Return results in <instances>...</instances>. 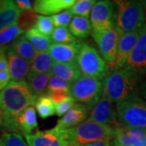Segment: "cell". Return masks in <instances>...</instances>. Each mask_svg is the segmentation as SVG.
Segmentation results:
<instances>
[{
    "label": "cell",
    "mask_w": 146,
    "mask_h": 146,
    "mask_svg": "<svg viewBox=\"0 0 146 146\" xmlns=\"http://www.w3.org/2000/svg\"><path fill=\"white\" fill-rule=\"evenodd\" d=\"M51 40L56 44H71L77 42L70 30L65 27L55 28L51 34Z\"/></svg>",
    "instance_id": "obj_29"
},
{
    "label": "cell",
    "mask_w": 146,
    "mask_h": 146,
    "mask_svg": "<svg viewBox=\"0 0 146 146\" xmlns=\"http://www.w3.org/2000/svg\"><path fill=\"white\" fill-rule=\"evenodd\" d=\"M6 51L8 62V72L11 81L26 82L28 75L30 72V63L7 48Z\"/></svg>",
    "instance_id": "obj_15"
},
{
    "label": "cell",
    "mask_w": 146,
    "mask_h": 146,
    "mask_svg": "<svg viewBox=\"0 0 146 146\" xmlns=\"http://www.w3.org/2000/svg\"><path fill=\"white\" fill-rule=\"evenodd\" d=\"M114 146H115V145H114Z\"/></svg>",
    "instance_id": "obj_46"
},
{
    "label": "cell",
    "mask_w": 146,
    "mask_h": 146,
    "mask_svg": "<svg viewBox=\"0 0 146 146\" xmlns=\"http://www.w3.org/2000/svg\"><path fill=\"white\" fill-rule=\"evenodd\" d=\"M14 2L21 11L33 10L32 8L33 7V4H34V2L30 0H16Z\"/></svg>",
    "instance_id": "obj_38"
},
{
    "label": "cell",
    "mask_w": 146,
    "mask_h": 146,
    "mask_svg": "<svg viewBox=\"0 0 146 146\" xmlns=\"http://www.w3.org/2000/svg\"><path fill=\"white\" fill-rule=\"evenodd\" d=\"M115 8L114 2L97 1L90 12V23L93 30H106L115 26Z\"/></svg>",
    "instance_id": "obj_9"
},
{
    "label": "cell",
    "mask_w": 146,
    "mask_h": 146,
    "mask_svg": "<svg viewBox=\"0 0 146 146\" xmlns=\"http://www.w3.org/2000/svg\"><path fill=\"white\" fill-rule=\"evenodd\" d=\"M21 28L18 26L17 23H14L11 25L6 27L0 30V47H4L7 44L14 42L18 37L24 33Z\"/></svg>",
    "instance_id": "obj_27"
},
{
    "label": "cell",
    "mask_w": 146,
    "mask_h": 146,
    "mask_svg": "<svg viewBox=\"0 0 146 146\" xmlns=\"http://www.w3.org/2000/svg\"><path fill=\"white\" fill-rule=\"evenodd\" d=\"M10 74L8 70L0 72V91L4 89L10 83Z\"/></svg>",
    "instance_id": "obj_40"
},
{
    "label": "cell",
    "mask_w": 146,
    "mask_h": 146,
    "mask_svg": "<svg viewBox=\"0 0 146 146\" xmlns=\"http://www.w3.org/2000/svg\"><path fill=\"white\" fill-rule=\"evenodd\" d=\"M142 78L125 68L110 71L103 80V94L113 103L139 96Z\"/></svg>",
    "instance_id": "obj_2"
},
{
    "label": "cell",
    "mask_w": 146,
    "mask_h": 146,
    "mask_svg": "<svg viewBox=\"0 0 146 146\" xmlns=\"http://www.w3.org/2000/svg\"><path fill=\"white\" fill-rule=\"evenodd\" d=\"M139 33H140V30L123 33L120 36L118 47H117L115 60L113 66L110 69V72L124 67L127 58L136 46L139 37Z\"/></svg>",
    "instance_id": "obj_13"
},
{
    "label": "cell",
    "mask_w": 146,
    "mask_h": 146,
    "mask_svg": "<svg viewBox=\"0 0 146 146\" xmlns=\"http://www.w3.org/2000/svg\"><path fill=\"white\" fill-rule=\"evenodd\" d=\"M94 0H77L76 3L69 9L72 15L89 18L91 10L95 4Z\"/></svg>",
    "instance_id": "obj_30"
},
{
    "label": "cell",
    "mask_w": 146,
    "mask_h": 146,
    "mask_svg": "<svg viewBox=\"0 0 146 146\" xmlns=\"http://www.w3.org/2000/svg\"><path fill=\"white\" fill-rule=\"evenodd\" d=\"M123 68L143 78L146 74V22L140 29L139 37Z\"/></svg>",
    "instance_id": "obj_11"
},
{
    "label": "cell",
    "mask_w": 146,
    "mask_h": 146,
    "mask_svg": "<svg viewBox=\"0 0 146 146\" xmlns=\"http://www.w3.org/2000/svg\"><path fill=\"white\" fill-rule=\"evenodd\" d=\"M18 130L25 136L31 134L37 127V120L35 107L29 106L18 117Z\"/></svg>",
    "instance_id": "obj_22"
},
{
    "label": "cell",
    "mask_w": 146,
    "mask_h": 146,
    "mask_svg": "<svg viewBox=\"0 0 146 146\" xmlns=\"http://www.w3.org/2000/svg\"><path fill=\"white\" fill-rule=\"evenodd\" d=\"M35 109L42 119H46L55 115V104L47 94L42 95L36 99Z\"/></svg>",
    "instance_id": "obj_26"
},
{
    "label": "cell",
    "mask_w": 146,
    "mask_h": 146,
    "mask_svg": "<svg viewBox=\"0 0 146 146\" xmlns=\"http://www.w3.org/2000/svg\"><path fill=\"white\" fill-rule=\"evenodd\" d=\"M0 146H5L4 145V142L3 141V139L2 138H0Z\"/></svg>",
    "instance_id": "obj_45"
},
{
    "label": "cell",
    "mask_w": 146,
    "mask_h": 146,
    "mask_svg": "<svg viewBox=\"0 0 146 146\" xmlns=\"http://www.w3.org/2000/svg\"><path fill=\"white\" fill-rule=\"evenodd\" d=\"M50 73L72 84L81 76L76 63H54Z\"/></svg>",
    "instance_id": "obj_18"
},
{
    "label": "cell",
    "mask_w": 146,
    "mask_h": 146,
    "mask_svg": "<svg viewBox=\"0 0 146 146\" xmlns=\"http://www.w3.org/2000/svg\"><path fill=\"white\" fill-rule=\"evenodd\" d=\"M70 84L57 76H52L47 86V93L54 91H68L70 92Z\"/></svg>",
    "instance_id": "obj_33"
},
{
    "label": "cell",
    "mask_w": 146,
    "mask_h": 146,
    "mask_svg": "<svg viewBox=\"0 0 146 146\" xmlns=\"http://www.w3.org/2000/svg\"><path fill=\"white\" fill-rule=\"evenodd\" d=\"M69 30L75 37L85 38L93 31L90 21L82 16H74L69 25Z\"/></svg>",
    "instance_id": "obj_24"
},
{
    "label": "cell",
    "mask_w": 146,
    "mask_h": 146,
    "mask_svg": "<svg viewBox=\"0 0 146 146\" xmlns=\"http://www.w3.org/2000/svg\"><path fill=\"white\" fill-rule=\"evenodd\" d=\"M51 76L52 75L50 72L42 73V74L29 73L26 82L29 84L32 92L37 98L46 94L47 86Z\"/></svg>",
    "instance_id": "obj_21"
},
{
    "label": "cell",
    "mask_w": 146,
    "mask_h": 146,
    "mask_svg": "<svg viewBox=\"0 0 146 146\" xmlns=\"http://www.w3.org/2000/svg\"><path fill=\"white\" fill-rule=\"evenodd\" d=\"M76 2V0H36L34 1L33 11L41 16H54L70 9Z\"/></svg>",
    "instance_id": "obj_17"
},
{
    "label": "cell",
    "mask_w": 146,
    "mask_h": 146,
    "mask_svg": "<svg viewBox=\"0 0 146 146\" xmlns=\"http://www.w3.org/2000/svg\"><path fill=\"white\" fill-rule=\"evenodd\" d=\"M3 115L1 110H0V126L3 125Z\"/></svg>",
    "instance_id": "obj_43"
},
{
    "label": "cell",
    "mask_w": 146,
    "mask_h": 146,
    "mask_svg": "<svg viewBox=\"0 0 146 146\" xmlns=\"http://www.w3.org/2000/svg\"><path fill=\"white\" fill-rule=\"evenodd\" d=\"M115 27L122 33L139 31L146 22L145 11L141 1L120 0L114 2Z\"/></svg>",
    "instance_id": "obj_3"
},
{
    "label": "cell",
    "mask_w": 146,
    "mask_h": 146,
    "mask_svg": "<svg viewBox=\"0 0 146 146\" xmlns=\"http://www.w3.org/2000/svg\"><path fill=\"white\" fill-rule=\"evenodd\" d=\"M80 46L78 41L71 44L52 43L47 52L54 63H76Z\"/></svg>",
    "instance_id": "obj_14"
},
{
    "label": "cell",
    "mask_w": 146,
    "mask_h": 146,
    "mask_svg": "<svg viewBox=\"0 0 146 146\" xmlns=\"http://www.w3.org/2000/svg\"><path fill=\"white\" fill-rule=\"evenodd\" d=\"M2 139L5 146H29L23 136L15 132L4 133Z\"/></svg>",
    "instance_id": "obj_35"
},
{
    "label": "cell",
    "mask_w": 146,
    "mask_h": 146,
    "mask_svg": "<svg viewBox=\"0 0 146 146\" xmlns=\"http://www.w3.org/2000/svg\"><path fill=\"white\" fill-rule=\"evenodd\" d=\"M82 146H114L113 141H100L89 143Z\"/></svg>",
    "instance_id": "obj_42"
},
{
    "label": "cell",
    "mask_w": 146,
    "mask_h": 146,
    "mask_svg": "<svg viewBox=\"0 0 146 146\" xmlns=\"http://www.w3.org/2000/svg\"><path fill=\"white\" fill-rule=\"evenodd\" d=\"M8 70V62L6 47H0V72Z\"/></svg>",
    "instance_id": "obj_39"
},
{
    "label": "cell",
    "mask_w": 146,
    "mask_h": 146,
    "mask_svg": "<svg viewBox=\"0 0 146 146\" xmlns=\"http://www.w3.org/2000/svg\"><path fill=\"white\" fill-rule=\"evenodd\" d=\"M139 96L146 101V74L142 78L140 87H139Z\"/></svg>",
    "instance_id": "obj_41"
},
{
    "label": "cell",
    "mask_w": 146,
    "mask_h": 146,
    "mask_svg": "<svg viewBox=\"0 0 146 146\" xmlns=\"http://www.w3.org/2000/svg\"><path fill=\"white\" fill-rule=\"evenodd\" d=\"M36 96L27 82L11 81L0 91V110L3 115V125L12 132H17L18 117L25 110L35 105Z\"/></svg>",
    "instance_id": "obj_1"
},
{
    "label": "cell",
    "mask_w": 146,
    "mask_h": 146,
    "mask_svg": "<svg viewBox=\"0 0 146 146\" xmlns=\"http://www.w3.org/2000/svg\"><path fill=\"white\" fill-rule=\"evenodd\" d=\"M122 34L115 25L106 30L92 31V36L98 46L100 54L107 63L109 69L111 68L115 62L117 47Z\"/></svg>",
    "instance_id": "obj_8"
},
{
    "label": "cell",
    "mask_w": 146,
    "mask_h": 146,
    "mask_svg": "<svg viewBox=\"0 0 146 146\" xmlns=\"http://www.w3.org/2000/svg\"><path fill=\"white\" fill-rule=\"evenodd\" d=\"M75 102L76 101L73 99L72 97H70L67 100L63 101L58 104H56L55 105V114L58 116H63L74 105L76 104Z\"/></svg>",
    "instance_id": "obj_36"
},
{
    "label": "cell",
    "mask_w": 146,
    "mask_h": 146,
    "mask_svg": "<svg viewBox=\"0 0 146 146\" xmlns=\"http://www.w3.org/2000/svg\"><path fill=\"white\" fill-rule=\"evenodd\" d=\"M72 18L73 15L70 10L63 11L60 13H58L56 15L51 16L54 26H55V28H58V27L67 28V26L70 25Z\"/></svg>",
    "instance_id": "obj_34"
},
{
    "label": "cell",
    "mask_w": 146,
    "mask_h": 146,
    "mask_svg": "<svg viewBox=\"0 0 146 146\" xmlns=\"http://www.w3.org/2000/svg\"><path fill=\"white\" fill-rule=\"evenodd\" d=\"M37 17L38 16L36 15L33 9L29 11H23L21 12L16 23L22 31L26 33L29 29L35 27Z\"/></svg>",
    "instance_id": "obj_28"
},
{
    "label": "cell",
    "mask_w": 146,
    "mask_h": 146,
    "mask_svg": "<svg viewBox=\"0 0 146 146\" xmlns=\"http://www.w3.org/2000/svg\"><path fill=\"white\" fill-rule=\"evenodd\" d=\"M36 30L46 36H50L54 31V23L51 17L45 16H38L35 27Z\"/></svg>",
    "instance_id": "obj_32"
},
{
    "label": "cell",
    "mask_w": 146,
    "mask_h": 146,
    "mask_svg": "<svg viewBox=\"0 0 146 146\" xmlns=\"http://www.w3.org/2000/svg\"><path fill=\"white\" fill-rule=\"evenodd\" d=\"M115 109L120 124L146 129V101L140 96L116 103Z\"/></svg>",
    "instance_id": "obj_5"
},
{
    "label": "cell",
    "mask_w": 146,
    "mask_h": 146,
    "mask_svg": "<svg viewBox=\"0 0 146 146\" xmlns=\"http://www.w3.org/2000/svg\"><path fill=\"white\" fill-rule=\"evenodd\" d=\"M114 103L102 94L97 104L90 110L88 119L101 124L115 126L119 124Z\"/></svg>",
    "instance_id": "obj_12"
},
{
    "label": "cell",
    "mask_w": 146,
    "mask_h": 146,
    "mask_svg": "<svg viewBox=\"0 0 146 146\" xmlns=\"http://www.w3.org/2000/svg\"><path fill=\"white\" fill-rule=\"evenodd\" d=\"M21 12L14 1L0 0V30L16 23Z\"/></svg>",
    "instance_id": "obj_19"
},
{
    "label": "cell",
    "mask_w": 146,
    "mask_h": 146,
    "mask_svg": "<svg viewBox=\"0 0 146 146\" xmlns=\"http://www.w3.org/2000/svg\"><path fill=\"white\" fill-rule=\"evenodd\" d=\"M25 138L29 146H71L67 129H59L56 127L25 135Z\"/></svg>",
    "instance_id": "obj_10"
},
{
    "label": "cell",
    "mask_w": 146,
    "mask_h": 146,
    "mask_svg": "<svg viewBox=\"0 0 146 146\" xmlns=\"http://www.w3.org/2000/svg\"><path fill=\"white\" fill-rule=\"evenodd\" d=\"M7 50L14 52L20 57L25 58L30 63L36 55V50L32 46L30 42L27 40L25 36H21L12 42L8 46L6 47Z\"/></svg>",
    "instance_id": "obj_20"
},
{
    "label": "cell",
    "mask_w": 146,
    "mask_h": 146,
    "mask_svg": "<svg viewBox=\"0 0 146 146\" xmlns=\"http://www.w3.org/2000/svg\"><path fill=\"white\" fill-rule=\"evenodd\" d=\"M54 61L47 51L37 52L30 62V72L32 73H48L50 72Z\"/></svg>",
    "instance_id": "obj_25"
},
{
    "label": "cell",
    "mask_w": 146,
    "mask_h": 146,
    "mask_svg": "<svg viewBox=\"0 0 146 146\" xmlns=\"http://www.w3.org/2000/svg\"><path fill=\"white\" fill-rule=\"evenodd\" d=\"M89 114V110L86 106L76 103L68 112L58 121L56 127L59 129H69L77 127L84 122Z\"/></svg>",
    "instance_id": "obj_16"
},
{
    "label": "cell",
    "mask_w": 146,
    "mask_h": 146,
    "mask_svg": "<svg viewBox=\"0 0 146 146\" xmlns=\"http://www.w3.org/2000/svg\"><path fill=\"white\" fill-rule=\"evenodd\" d=\"M71 146H82L100 141H113L114 127L86 119L77 127L67 129Z\"/></svg>",
    "instance_id": "obj_4"
},
{
    "label": "cell",
    "mask_w": 146,
    "mask_h": 146,
    "mask_svg": "<svg viewBox=\"0 0 146 146\" xmlns=\"http://www.w3.org/2000/svg\"><path fill=\"white\" fill-rule=\"evenodd\" d=\"M76 63L83 76L104 80L110 72L109 67L100 53L87 43H81Z\"/></svg>",
    "instance_id": "obj_7"
},
{
    "label": "cell",
    "mask_w": 146,
    "mask_h": 146,
    "mask_svg": "<svg viewBox=\"0 0 146 146\" xmlns=\"http://www.w3.org/2000/svg\"><path fill=\"white\" fill-rule=\"evenodd\" d=\"M46 94L55 105L62 102L71 97L70 92L68 91H54V92H49Z\"/></svg>",
    "instance_id": "obj_37"
},
{
    "label": "cell",
    "mask_w": 146,
    "mask_h": 146,
    "mask_svg": "<svg viewBox=\"0 0 146 146\" xmlns=\"http://www.w3.org/2000/svg\"><path fill=\"white\" fill-rule=\"evenodd\" d=\"M133 146H146V129L125 127Z\"/></svg>",
    "instance_id": "obj_31"
},
{
    "label": "cell",
    "mask_w": 146,
    "mask_h": 146,
    "mask_svg": "<svg viewBox=\"0 0 146 146\" xmlns=\"http://www.w3.org/2000/svg\"><path fill=\"white\" fill-rule=\"evenodd\" d=\"M70 94L76 102L86 106L90 111L103 94V81L101 79L81 76L70 85Z\"/></svg>",
    "instance_id": "obj_6"
},
{
    "label": "cell",
    "mask_w": 146,
    "mask_h": 146,
    "mask_svg": "<svg viewBox=\"0 0 146 146\" xmlns=\"http://www.w3.org/2000/svg\"><path fill=\"white\" fill-rule=\"evenodd\" d=\"M25 36L34 47L36 52H45L48 50L50 46L52 45L51 37L42 34L35 28H33L27 31Z\"/></svg>",
    "instance_id": "obj_23"
},
{
    "label": "cell",
    "mask_w": 146,
    "mask_h": 146,
    "mask_svg": "<svg viewBox=\"0 0 146 146\" xmlns=\"http://www.w3.org/2000/svg\"><path fill=\"white\" fill-rule=\"evenodd\" d=\"M141 3H142V4L144 6L145 11H146V0H145V1H141Z\"/></svg>",
    "instance_id": "obj_44"
}]
</instances>
